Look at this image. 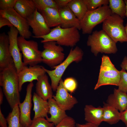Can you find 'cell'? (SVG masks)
<instances>
[{
	"label": "cell",
	"mask_w": 127,
	"mask_h": 127,
	"mask_svg": "<svg viewBox=\"0 0 127 127\" xmlns=\"http://www.w3.org/2000/svg\"><path fill=\"white\" fill-rule=\"evenodd\" d=\"M0 85L12 108L20 103L18 73L15 66L0 71Z\"/></svg>",
	"instance_id": "1"
},
{
	"label": "cell",
	"mask_w": 127,
	"mask_h": 127,
	"mask_svg": "<svg viewBox=\"0 0 127 127\" xmlns=\"http://www.w3.org/2000/svg\"><path fill=\"white\" fill-rule=\"evenodd\" d=\"M80 38L79 30L77 28H64L60 25L51 29L48 34L39 38L43 39L41 40V43H43L54 41L61 46L72 47L76 45L80 41Z\"/></svg>",
	"instance_id": "2"
},
{
	"label": "cell",
	"mask_w": 127,
	"mask_h": 127,
	"mask_svg": "<svg viewBox=\"0 0 127 127\" xmlns=\"http://www.w3.org/2000/svg\"><path fill=\"white\" fill-rule=\"evenodd\" d=\"M115 42L102 29L92 32L88 37L87 45L95 56L99 53L115 54L117 51Z\"/></svg>",
	"instance_id": "3"
},
{
	"label": "cell",
	"mask_w": 127,
	"mask_h": 127,
	"mask_svg": "<svg viewBox=\"0 0 127 127\" xmlns=\"http://www.w3.org/2000/svg\"><path fill=\"white\" fill-rule=\"evenodd\" d=\"M83 53L81 48L77 46L71 48L66 59L52 70L44 69L51 80V85L53 91H56L60 82L64 71L73 62L78 63L82 59Z\"/></svg>",
	"instance_id": "4"
},
{
	"label": "cell",
	"mask_w": 127,
	"mask_h": 127,
	"mask_svg": "<svg viewBox=\"0 0 127 127\" xmlns=\"http://www.w3.org/2000/svg\"><path fill=\"white\" fill-rule=\"evenodd\" d=\"M112 14L108 5L102 6L91 11H88L80 21L83 34L92 33L94 28L103 22Z\"/></svg>",
	"instance_id": "5"
},
{
	"label": "cell",
	"mask_w": 127,
	"mask_h": 127,
	"mask_svg": "<svg viewBox=\"0 0 127 127\" xmlns=\"http://www.w3.org/2000/svg\"><path fill=\"white\" fill-rule=\"evenodd\" d=\"M119 71L115 67L109 57L103 55L102 57V62L97 82L94 89L96 90L101 86L113 85L118 86L120 79Z\"/></svg>",
	"instance_id": "6"
},
{
	"label": "cell",
	"mask_w": 127,
	"mask_h": 127,
	"mask_svg": "<svg viewBox=\"0 0 127 127\" xmlns=\"http://www.w3.org/2000/svg\"><path fill=\"white\" fill-rule=\"evenodd\" d=\"M123 19L113 14L103 23L102 29L116 43L127 42Z\"/></svg>",
	"instance_id": "7"
},
{
	"label": "cell",
	"mask_w": 127,
	"mask_h": 127,
	"mask_svg": "<svg viewBox=\"0 0 127 127\" xmlns=\"http://www.w3.org/2000/svg\"><path fill=\"white\" fill-rule=\"evenodd\" d=\"M18 43L22 53L25 66H33L42 62L41 51L39 50L37 43L33 40H27L20 36Z\"/></svg>",
	"instance_id": "8"
},
{
	"label": "cell",
	"mask_w": 127,
	"mask_h": 127,
	"mask_svg": "<svg viewBox=\"0 0 127 127\" xmlns=\"http://www.w3.org/2000/svg\"><path fill=\"white\" fill-rule=\"evenodd\" d=\"M43 44L44 49L41 52L42 62L54 69L64 60V49L55 41H49Z\"/></svg>",
	"instance_id": "9"
},
{
	"label": "cell",
	"mask_w": 127,
	"mask_h": 127,
	"mask_svg": "<svg viewBox=\"0 0 127 127\" xmlns=\"http://www.w3.org/2000/svg\"><path fill=\"white\" fill-rule=\"evenodd\" d=\"M0 15L9 21L18 30L20 36L28 39L32 36L27 19L19 14L13 8L0 10Z\"/></svg>",
	"instance_id": "10"
},
{
	"label": "cell",
	"mask_w": 127,
	"mask_h": 127,
	"mask_svg": "<svg viewBox=\"0 0 127 127\" xmlns=\"http://www.w3.org/2000/svg\"><path fill=\"white\" fill-rule=\"evenodd\" d=\"M18 31L14 26L10 28L8 33L9 51L18 73L25 66L22 60V55L18 44Z\"/></svg>",
	"instance_id": "11"
},
{
	"label": "cell",
	"mask_w": 127,
	"mask_h": 127,
	"mask_svg": "<svg viewBox=\"0 0 127 127\" xmlns=\"http://www.w3.org/2000/svg\"><path fill=\"white\" fill-rule=\"evenodd\" d=\"M34 86L32 82L28 85L24 101L18 105L20 111V121L23 127H29L31 124L32 120L31 118V113L32 105V91Z\"/></svg>",
	"instance_id": "12"
},
{
	"label": "cell",
	"mask_w": 127,
	"mask_h": 127,
	"mask_svg": "<svg viewBox=\"0 0 127 127\" xmlns=\"http://www.w3.org/2000/svg\"><path fill=\"white\" fill-rule=\"evenodd\" d=\"M28 24L32 28L34 38H39L46 35L51 29L46 22L42 15L37 8L32 15L26 19Z\"/></svg>",
	"instance_id": "13"
},
{
	"label": "cell",
	"mask_w": 127,
	"mask_h": 127,
	"mask_svg": "<svg viewBox=\"0 0 127 127\" xmlns=\"http://www.w3.org/2000/svg\"><path fill=\"white\" fill-rule=\"evenodd\" d=\"M56 91L53 98L59 106L65 111L71 110L77 103L76 99L70 94L64 87L62 79Z\"/></svg>",
	"instance_id": "14"
},
{
	"label": "cell",
	"mask_w": 127,
	"mask_h": 127,
	"mask_svg": "<svg viewBox=\"0 0 127 127\" xmlns=\"http://www.w3.org/2000/svg\"><path fill=\"white\" fill-rule=\"evenodd\" d=\"M46 73L43 66L37 65L29 67L25 66L18 73L20 92L21 91L22 86L25 83L32 82L35 80L37 81L39 77Z\"/></svg>",
	"instance_id": "15"
},
{
	"label": "cell",
	"mask_w": 127,
	"mask_h": 127,
	"mask_svg": "<svg viewBox=\"0 0 127 127\" xmlns=\"http://www.w3.org/2000/svg\"><path fill=\"white\" fill-rule=\"evenodd\" d=\"M15 66L9 49L8 35L5 33L0 35V71Z\"/></svg>",
	"instance_id": "16"
},
{
	"label": "cell",
	"mask_w": 127,
	"mask_h": 127,
	"mask_svg": "<svg viewBox=\"0 0 127 127\" xmlns=\"http://www.w3.org/2000/svg\"><path fill=\"white\" fill-rule=\"evenodd\" d=\"M59 12L62 28H75L81 30L80 21L68 6L59 9Z\"/></svg>",
	"instance_id": "17"
},
{
	"label": "cell",
	"mask_w": 127,
	"mask_h": 127,
	"mask_svg": "<svg viewBox=\"0 0 127 127\" xmlns=\"http://www.w3.org/2000/svg\"><path fill=\"white\" fill-rule=\"evenodd\" d=\"M36 93L43 99L47 101L53 98L52 89L45 74L39 77L36 84Z\"/></svg>",
	"instance_id": "18"
},
{
	"label": "cell",
	"mask_w": 127,
	"mask_h": 127,
	"mask_svg": "<svg viewBox=\"0 0 127 127\" xmlns=\"http://www.w3.org/2000/svg\"><path fill=\"white\" fill-rule=\"evenodd\" d=\"M84 119L87 122L99 126L103 122V109L99 106L96 107L92 105H86L84 109Z\"/></svg>",
	"instance_id": "19"
},
{
	"label": "cell",
	"mask_w": 127,
	"mask_h": 127,
	"mask_svg": "<svg viewBox=\"0 0 127 127\" xmlns=\"http://www.w3.org/2000/svg\"><path fill=\"white\" fill-rule=\"evenodd\" d=\"M107 103L115 108L120 112L127 107V94L118 89H114V93L108 97Z\"/></svg>",
	"instance_id": "20"
},
{
	"label": "cell",
	"mask_w": 127,
	"mask_h": 127,
	"mask_svg": "<svg viewBox=\"0 0 127 127\" xmlns=\"http://www.w3.org/2000/svg\"><path fill=\"white\" fill-rule=\"evenodd\" d=\"M48 101L49 108L48 113L50 114L51 116L46 118L48 121L53 123L56 126L68 116L65 111L59 106L53 98L49 99Z\"/></svg>",
	"instance_id": "21"
},
{
	"label": "cell",
	"mask_w": 127,
	"mask_h": 127,
	"mask_svg": "<svg viewBox=\"0 0 127 127\" xmlns=\"http://www.w3.org/2000/svg\"><path fill=\"white\" fill-rule=\"evenodd\" d=\"M32 100L35 113L33 119L48 117L47 115L49 108L48 101L43 99L35 92L34 93Z\"/></svg>",
	"instance_id": "22"
},
{
	"label": "cell",
	"mask_w": 127,
	"mask_h": 127,
	"mask_svg": "<svg viewBox=\"0 0 127 127\" xmlns=\"http://www.w3.org/2000/svg\"><path fill=\"white\" fill-rule=\"evenodd\" d=\"M13 8L26 19L34 13L37 8L33 0H17Z\"/></svg>",
	"instance_id": "23"
},
{
	"label": "cell",
	"mask_w": 127,
	"mask_h": 127,
	"mask_svg": "<svg viewBox=\"0 0 127 127\" xmlns=\"http://www.w3.org/2000/svg\"><path fill=\"white\" fill-rule=\"evenodd\" d=\"M40 11L47 24L50 28L55 27L60 25L61 22L58 9L46 8Z\"/></svg>",
	"instance_id": "24"
},
{
	"label": "cell",
	"mask_w": 127,
	"mask_h": 127,
	"mask_svg": "<svg viewBox=\"0 0 127 127\" xmlns=\"http://www.w3.org/2000/svg\"><path fill=\"white\" fill-rule=\"evenodd\" d=\"M103 107V121L112 125L117 123L120 120V113L118 110L104 103Z\"/></svg>",
	"instance_id": "25"
},
{
	"label": "cell",
	"mask_w": 127,
	"mask_h": 127,
	"mask_svg": "<svg viewBox=\"0 0 127 127\" xmlns=\"http://www.w3.org/2000/svg\"><path fill=\"white\" fill-rule=\"evenodd\" d=\"M67 6L80 21L88 11L83 0H71Z\"/></svg>",
	"instance_id": "26"
},
{
	"label": "cell",
	"mask_w": 127,
	"mask_h": 127,
	"mask_svg": "<svg viewBox=\"0 0 127 127\" xmlns=\"http://www.w3.org/2000/svg\"><path fill=\"white\" fill-rule=\"evenodd\" d=\"M108 5L112 13L116 14L123 19L125 18L126 6L124 0H109Z\"/></svg>",
	"instance_id": "27"
},
{
	"label": "cell",
	"mask_w": 127,
	"mask_h": 127,
	"mask_svg": "<svg viewBox=\"0 0 127 127\" xmlns=\"http://www.w3.org/2000/svg\"><path fill=\"white\" fill-rule=\"evenodd\" d=\"M20 118L19 109L18 105H17L12 108V111L6 118L8 127H23L20 124Z\"/></svg>",
	"instance_id": "28"
},
{
	"label": "cell",
	"mask_w": 127,
	"mask_h": 127,
	"mask_svg": "<svg viewBox=\"0 0 127 127\" xmlns=\"http://www.w3.org/2000/svg\"><path fill=\"white\" fill-rule=\"evenodd\" d=\"M88 11L95 10L102 6L108 5L109 0H83Z\"/></svg>",
	"instance_id": "29"
},
{
	"label": "cell",
	"mask_w": 127,
	"mask_h": 127,
	"mask_svg": "<svg viewBox=\"0 0 127 127\" xmlns=\"http://www.w3.org/2000/svg\"><path fill=\"white\" fill-rule=\"evenodd\" d=\"M33 0L38 11H40L42 9L46 8H52L59 10L55 0Z\"/></svg>",
	"instance_id": "30"
},
{
	"label": "cell",
	"mask_w": 127,
	"mask_h": 127,
	"mask_svg": "<svg viewBox=\"0 0 127 127\" xmlns=\"http://www.w3.org/2000/svg\"><path fill=\"white\" fill-rule=\"evenodd\" d=\"M120 79L118 89L122 92H127V72L123 69L119 71Z\"/></svg>",
	"instance_id": "31"
},
{
	"label": "cell",
	"mask_w": 127,
	"mask_h": 127,
	"mask_svg": "<svg viewBox=\"0 0 127 127\" xmlns=\"http://www.w3.org/2000/svg\"><path fill=\"white\" fill-rule=\"evenodd\" d=\"M52 123L48 121L45 118H40L32 120V123L29 127H54Z\"/></svg>",
	"instance_id": "32"
},
{
	"label": "cell",
	"mask_w": 127,
	"mask_h": 127,
	"mask_svg": "<svg viewBox=\"0 0 127 127\" xmlns=\"http://www.w3.org/2000/svg\"><path fill=\"white\" fill-rule=\"evenodd\" d=\"M63 83L65 88L71 93L75 92L78 86L76 80L75 78L72 77L66 78L63 81Z\"/></svg>",
	"instance_id": "33"
},
{
	"label": "cell",
	"mask_w": 127,
	"mask_h": 127,
	"mask_svg": "<svg viewBox=\"0 0 127 127\" xmlns=\"http://www.w3.org/2000/svg\"><path fill=\"white\" fill-rule=\"evenodd\" d=\"M76 123L72 117L67 116L54 127H75Z\"/></svg>",
	"instance_id": "34"
},
{
	"label": "cell",
	"mask_w": 127,
	"mask_h": 127,
	"mask_svg": "<svg viewBox=\"0 0 127 127\" xmlns=\"http://www.w3.org/2000/svg\"><path fill=\"white\" fill-rule=\"evenodd\" d=\"M17 0H0V10L13 8Z\"/></svg>",
	"instance_id": "35"
},
{
	"label": "cell",
	"mask_w": 127,
	"mask_h": 127,
	"mask_svg": "<svg viewBox=\"0 0 127 127\" xmlns=\"http://www.w3.org/2000/svg\"><path fill=\"white\" fill-rule=\"evenodd\" d=\"M5 26L10 28L13 26L8 19L0 15V28Z\"/></svg>",
	"instance_id": "36"
},
{
	"label": "cell",
	"mask_w": 127,
	"mask_h": 127,
	"mask_svg": "<svg viewBox=\"0 0 127 127\" xmlns=\"http://www.w3.org/2000/svg\"><path fill=\"white\" fill-rule=\"evenodd\" d=\"M71 0H55L59 9L67 6Z\"/></svg>",
	"instance_id": "37"
},
{
	"label": "cell",
	"mask_w": 127,
	"mask_h": 127,
	"mask_svg": "<svg viewBox=\"0 0 127 127\" xmlns=\"http://www.w3.org/2000/svg\"><path fill=\"white\" fill-rule=\"evenodd\" d=\"M120 113V120L124 123L126 127H127V107L125 110Z\"/></svg>",
	"instance_id": "38"
},
{
	"label": "cell",
	"mask_w": 127,
	"mask_h": 127,
	"mask_svg": "<svg viewBox=\"0 0 127 127\" xmlns=\"http://www.w3.org/2000/svg\"><path fill=\"white\" fill-rule=\"evenodd\" d=\"M6 119L2 113L0 108V127H8Z\"/></svg>",
	"instance_id": "39"
},
{
	"label": "cell",
	"mask_w": 127,
	"mask_h": 127,
	"mask_svg": "<svg viewBox=\"0 0 127 127\" xmlns=\"http://www.w3.org/2000/svg\"><path fill=\"white\" fill-rule=\"evenodd\" d=\"M99 126L92 123L87 122L83 124L76 123L75 127H99Z\"/></svg>",
	"instance_id": "40"
},
{
	"label": "cell",
	"mask_w": 127,
	"mask_h": 127,
	"mask_svg": "<svg viewBox=\"0 0 127 127\" xmlns=\"http://www.w3.org/2000/svg\"><path fill=\"white\" fill-rule=\"evenodd\" d=\"M120 66L122 69L127 71V57L126 56L124 57Z\"/></svg>",
	"instance_id": "41"
},
{
	"label": "cell",
	"mask_w": 127,
	"mask_h": 127,
	"mask_svg": "<svg viewBox=\"0 0 127 127\" xmlns=\"http://www.w3.org/2000/svg\"><path fill=\"white\" fill-rule=\"evenodd\" d=\"M3 91L1 88L0 87V105H1L3 103Z\"/></svg>",
	"instance_id": "42"
},
{
	"label": "cell",
	"mask_w": 127,
	"mask_h": 127,
	"mask_svg": "<svg viewBox=\"0 0 127 127\" xmlns=\"http://www.w3.org/2000/svg\"><path fill=\"white\" fill-rule=\"evenodd\" d=\"M126 6V11L125 14V17H127V0H124Z\"/></svg>",
	"instance_id": "43"
},
{
	"label": "cell",
	"mask_w": 127,
	"mask_h": 127,
	"mask_svg": "<svg viewBox=\"0 0 127 127\" xmlns=\"http://www.w3.org/2000/svg\"><path fill=\"white\" fill-rule=\"evenodd\" d=\"M125 27V31L126 34V36L127 39V23H126Z\"/></svg>",
	"instance_id": "44"
}]
</instances>
